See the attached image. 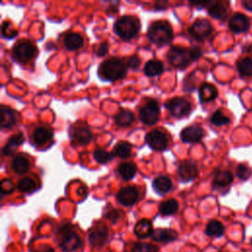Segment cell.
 I'll return each instance as SVG.
<instances>
[{"mask_svg": "<svg viewBox=\"0 0 252 252\" xmlns=\"http://www.w3.org/2000/svg\"><path fill=\"white\" fill-rule=\"evenodd\" d=\"M127 65L123 60L117 57H111L105 60L99 67V76L105 81H117L125 77Z\"/></svg>", "mask_w": 252, "mask_h": 252, "instance_id": "6da1fadb", "label": "cell"}, {"mask_svg": "<svg viewBox=\"0 0 252 252\" xmlns=\"http://www.w3.org/2000/svg\"><path fill=\"white\" fill-rule=\"evenodd\" d=\"M140 21L135 16L125 15L118 18L113 26L114 33L122 40L129 41L133 39L140 31Z\"/></svg>", "mask_w": 252, "mask_h": 252, "instance_id": "7a4b0ae2", "label": "cell"}, {"mask_svg": "<svg viewBox=\"0 0 252 252\" xmlns=\"http://www.w3.org/2000/svg\"><path fill=\"white\" fill-rule=\"evenodd\" d=\"M58 243L64 252H74L83 245L80 235L69 225L63 226L59 229Z\"/></svg>", "mask_w": 252, "mask_h": 252, "instance_id": "3957f363", "label": "cell"}, {"mask_svg": "<svg viewBox=\"0 0 252 252\" xmlns=\"http://www.w3.org/2000/svg\"><path fill=\"white\" fill-rule=\"evenodd\" d=\"M172 29L166 21H156L148 29L149 40L159 46L168 44L172 40Z\"/></svg>", "mask_w": 252, "mask_h": 252, "instance_id": "277c9868", "label": "cell"}, {"mask_svg": "<svg viewBox=\"0 0 252 252\" xmlns=\"http://www.w3.org/2000/svg\"><path fill=\"white\" fill-rule=\"evenodd\" d=\"M168 58L170 64L176 68H186L192 61H194L191 48L188 49L180 46H173L168 53Z\"/></svg>", "mask_w": 252, "mask_h": 252, "instance_id": "5b68a950", "label": "cell"}, {"mask_svg": "<svg viewBox=\"0 0 252 252\" xmlns=\"http://www.w3.org/2000/svg\"><path fill=\"white\" fill-rule=\"evenodd\" d=\"M160 117V106L157 101L150 100L139 110V118L146 125H154Z\"/></svg>", "mask_w": 252, "mask_h": 252, "instance_id": "8992f818", "label": "cell"}, {"mask_svg": "<svg viewBox=\"0 0 252 252\" xmlns=\"http://www.w3.org/2000/svg\"><path fill=\"white\" fill-rule=\"evenodd\" d=\"M37 53V48L34 43L29 41H23L17 43L13 48V55L16 60L26 63L32 60Z\"/></svg>", "mask_w": 252, "mask_h": 252, "instance_id": "52a82bcc", "label": "cell"}, {"mask_svg": "<svg viewBox=\"0 0 252 252\" xmlns=\"http://www.w3.org/2000/svg\"><path fill=\"white\" fill-rule=\"evenodd\" d=\"M165 106L169 111L171 115L174 117H183L187 114L190 113L191 111V105L188 101L182 99V98H173L170 99Z\"/></svg>", "mask_w": 252, "mask_h": 252, "instance_id": "ba28073f", "label": "cell"}, {"mask_svg": "<svg viewBox=\"0 0 252 252\" xmlns=\"http://www.w3.org/2000/svg\"><path fill=\"white\" fill-rule=\"evenodd\" d=\"M213 32L212 25L209 21L204 19L196 20L190 28L188 29V33L193 39L197 41H203L207 39Z\"/></svg>", "mask_w": 252, "mask_h": 252, "instance_id": "9c48e42d", "label": "cell"}, {"mask_svg": "<svg viewBox=\"0 0 252 252\" xmlns=\"http://www.w3.org/2000/svg\"><path fill=\"white\" fill-rule=\"evenodd\" d=\"M177 173L183 182L192 181L198 175V168L196 164L192 161H183L178 166Z\"/></svg>", "mask_w": 252, "mask_h": 252, "instance_id": "30bf717a", "label": "cell"}, {"mask_svg": "<svg viewBox=\"0 0 252 252\" xmlns=\"http://www.w3.org/2000/svg\"><path fill=\"white\" fill-rule=\"evenodd\" d=\"M139 193L134 186H126L121 188L116 194L117 201L123 206H131L138 200Z\"/></svg>", "mask_w": 252, "mask_h": 252, "instance_id": "8fae6325", "label": "cell"}, {"mask_svg": "<svg viewBox=\"0 0 252 252\" xmlns=\"http://www.w3.org/2000/svg\"><path fill=\"white\" fill-rule=\"evenodd\" d=\"M146 142L155 151H164L168 148V138L160 130H152L146 135Z\"/></svg>", "mask_w": 252, "mask_h": 252, "instance_id": "7c38bea8", "label": "cell"}, {"mask_svg": "<svg viewBox=\"0 0 252 252\" xmlns=\"http://www.w3.org/2000/svg\"><path fill=\"white\" fill-rule=\"evenodd\" d=\"M204 136L203 129L198 125L188 126L180 133V139L184 143H196L199 142Z\"/></svg>", "mask_w": 252, "mask_h": 252, "instance_id": "4fadbf2b", "label": "cell"}, {"mask_svg": "<svg viewBox=\"0 0 252 252\" xmlns=\"http://www.w3.org/2000/svg\"><path fill=\"white\" fill-rule=\"evenodd\" d=\"M250 27L248 18L240 13H235L229 21V28L235 34H240L248 31Z\"/></svg>", "mask_w": 252, "mask_h": 252, "instance_id": "5bb4252c", "label": "cell"}, {"mask_svg": "<svg viewBox=\"0 0 252 252\" xmlns=\"http://www.w3.org/2000/svg\"><path fill=\"white\" fill-rule=\"evenodd\" d=\"M108 238V230L105 226L93 229L89 234V241L93 246L100 247L105 243Z\"/></svg>", "mask_w": 252, "mask_h": 252, "instance_id": "9a60e30c", "label": "cell"}, {"mask_svg": "<svg viewBox=\"0 0 252 252\" xmlns=\"http://www.w3.org/2000/svg\"><path fill=\"white\" fill-rule=\"evenodd\" d=\"M134 233L140 239L152 236L154 233V229L151 221L147 219L140 220L134 228Z\"/></svg>", "mask_w": 252, "mask_h": 252, "instance_id": "2e32d148", "label": "cell"}, {"mask_svg": "<svg viewBox=\"0 0 252 252\" xmlns=\"http://www.w3.org/2000/svg\"><path fill=\"white\" fill-rule=\"evenodd\" d=\"M71 136L72 140L79 145L89 144L92 139V133L87 126H79V127H76L73 130Z\"/></svg>", "mask_w": 252, "mask_h": 252, "instance_id": "e0dca14e", "label": "cell"}, {"mask_svg": "<svg viewBox=\"0 0 252 252\" xmlns=\"http://www.w3.org/2000/svg\"><path fill=\"white\" fill-rule=\"evenodd\" d=\"M152 237L155 241L168 243V242L176 240L177 233H176V231H174L170 229H158V230L154 231Z\"/></svg>", "mask_w": 252, "mask_h": 252, "instance_id": "ac0fdd59", "label": "cell"}, {"mask_svg": "<svg viewBox=\"0 0 252 252\" xmlns=\"http://www.w3.org/2000/svg\"><path fill=\"white\" fill-rule=\"evenodd\" d=\"M51 137H52V132L50 131V129L43 127V126L38 127L32 135L34 144L38 146H42L46 144L51 139Z\"/></svg>", "mask_w": 252, "mask_h": 252, "instance_id": "d6986e66", "label": "cell"}, {"mask_svg": "<svg viewBox=\"0 0 252 252\" xmlns=\"http://www.w3.org/2000/svg\"><path fill=\"white\" fill-rule=\"evenodd\" d=\"M15 115L10 108L3 105L0 107V126H1L2 128H11L15 124Z\"/></svg>", "mask_w": 252, "mask_h": 252, "instance_id": "ffe728a7", "label": "cell"}, {"mask_svg": "<svg viewBox=\"0 0 252 252\" xmlns=\"http://www.w3.org/2000/svg\"><path fill=\"white\" fill-rule=\"evenodd\" d=\"M208 8V13L216 19L224 20L227 17L228 14V9L225 7V5L221 2L218 1H209L207 4Z\"/></svg>", "mask_w": 252, "mask_h": 252, "instance_id": "44dd1931", "label": "cell"}, {"mask_svg": "<svg viewBox=\"0 0 252 252\" xmlns=\"http://www.w3.org/2000/svg\"><path fill=\"white\" fill-rule=\"evenodd\" d=\"M172 183L171 180L168 176H158L153 181V188L155 191L159 194H166L171 189Z\"/></svg>", "mask_w": 252, "mask_h": 252, "instance_id": "7402d4cb", "label": "cell"}, {"mask_svg": "<svg viewBox=\"0 0 252 252\" xmlns=\"http://www.w3.org/2000/svg\"><path fill=\"white\" fill-rule=\"evenodd\" d=\"M217 96H218V90L214 85L209 83H205L201 85L199 89V97L201 102L207 103V102L214 101L217 98Z\"/></svg>", "mask_w": 252, "mask_h": 252, "instance_id": "603a6c76", "label": "cell"}, {"mask_svg": "<svg viewBox=\"0 0 252 252\" xmlns=\"http://www.w3.org/2000/svg\"><path fill=\"white\" fill-rule=\"evenodd\" d=\"M64 45L69 50H76L83 46L84 40L81 35L77 33H70L64 38Z\"/></svg>", "mask_w": 252, "mask_h": 252, "instance_id": "cb8c5ba5", "label": "cell"}, {"mask_svg": "<svg viewBox=\"0 0 252 252\" xmlns=\"http://www.w3.org/2000/svg\"><path fill=\"white\" fill-rule=\"evenodd\" d=\"M164 71V65L163 63L160 60H156V59H152L149 60L144 67V72L147 76H158L160 74H162Z\"/></svg>", "mask_w": 252, "mask_h": 252, "instance_id": "d4e9b609", "label": "cell"}, {"mask_svg": "<svg viewBox=\"0 0 252 252\" xmlns=\"http://www.w3.org/2000/svg\"><path fill=\"white\" fill-rule=\"evenodd\" d=\"M30 168V162L29 160L24 157L23 155H18L16 156L13 161H12V169L18 173V174H23L27 172Z\"/></svg>", "mask_w": 252, "mask_h": 252, "instance_id": "484cf974", "label": "cell"}, {"mask_svg": "<svg viewBox=\"0 0 252 252\" xmlns=\"http://www.w3.org/2000/svg\"><path fill=\"white\" fill-rule=\"evenodd\" d=\"M24 141H25V138H24V136H23L21 133L12 136V137L8 140V142L6 143V145L3 147V150H2L3 154L6 155V156L12 155V154L15 152V150H16Z\"/></svg>", "mask_w": 252, "mask_h": 252, "instance_id": "4316f807", "label": "cell"}, {"mask_svg": "<svg viewBox=\"0 0 252 252\" xmlns=\"http://www.w3.org/2000/svg\"><path fill=\"white\" fill-rule=\"evenodd\" d=\"M137 171V168L133 163H123L118 167V173L124 180L132 179Z\"/></svg>", "mask_w": 252, "mask_h": 252, "instance_id": "83f0119b", "label": "cell"}, {"mask_svg": "<svg viewBox=\"0 0 252 252\" xmlns=\"http://www.w3.org/2000/svg\"><path fill=\"white\" fill-rule=\"evenodd\" d=\"M117 125L125 127L129 126L134 121V114L128 109H121L114 117Z\"/></svg>", "mask_w": 252, "mask_h": 252, "instance_id": "f1b7e54d", "label": "cell"}, {"mask_svg": "<svg viewBox=\"0 0 252 252\" xmlns=\"http://www.w3.org/2000/svg\"><path fill=\"white\" fill-rule=\"evenodd\" d=\"M225 231V227L224 225L217 221V220H212L208 223L207 227H206V234L208 236H212V237H220L224 234Z\"/></svg>", "mask_w": 252, "mask_h": 252, "instance_id": "f546056e", "label": "cell"}, {"mask_svg": "<svg viewBox=\"0 0 252 252\" xmlns=\"http://www.w3.org/2000/svg\"><path fill=\"white\" fill-rule=\"evenodd\" d=\"M233 180V175L230 170H220L215 174L214 183L217 186L225 187L230 185Z\"/></svg>", "mask_w": 252, "mask_h": 252, "instance_id": "4dcf8cb0", "label": "cell"}, {"mask_svg": "<svg viewBox=\"0 0 252 252\" xmlns=\"http://www.w3.org/2000/svg\"><path fill=\"white\" fill-rule=\"evenodd\" d=\"M178 202L175 199H168L160 205V213L164 216H171L178 211Z\"/></svg>", "mask_w": 252, "mask_h": 252, "instance_id": "1f68e13d", "label": "cell"}, {"mask_svg": "<svg viewBox=\"0 0 252 252\" xmlns=\"http://www.w3.org/2000/svg\"><path fill=\"white\" fill-rule=\"evenodd\" d=\"M237 70L239 74L243 77H248L252 75V59L249 57H244L237 62Z\"/></svg>", "mask_w": 252, "mask_h": 252, "instance_id": "d6a6232c", "label": "cell"}, {"mask_svg": "<svg viewBox=\"0 0 252 252\" xmlns=\"http://www.w3.org/2000/svg\"><path fill=\"white\" fill-rule=\"evenodd\" d=\"M131 150L132 147L128 142H119L114 146L113 153L121 159H126L131 155Z\"/></svg>", "mask_w": 252, "mask_h": 252, "instance_id": "836d02e7", "label": "cell"}, {"mask_svg": "<svg viewBox=\"0 0 252 252\" xmlns=\"http://www.w3.org/2000/svg\"><path fill=\"white\" fill-rule=\"evenodd\" d=\"M17 188H18V190L21 191V192L29 193V192H32V191L35 190V189H36V183H35V181L32 178L24 177L23 179H21L18 182Z\"/></svg>", "mask_w": 252, "mask_h": 252, "instance_id": "e575fe53", "label": "cell"}, {"mask_svg": "<svg viewBox=\"0 0 252 252\" xmlns=\"http://www.w3.org/2000/svg\"><path fill=\"white\" fill-rule=\"evenodd\" d=\"M211 122L216 126H223L229 124L231 120L222 110H217L211 116Z\"/></svg>", "mask_w": 252, "mask_h": 252, "instance_id": "d590c367", "label": "cell"}, {"mask_svg": "<svg viewBox=\"0 0 252 252\" xmlns=\"http://www.w3.org/2000/svg\"><path fill=\"white\" fill-rule=\"evenodd\" d=\"M159 249L153 244L146 242H137L131 249V252H158Z\"/></svg>", "mask_w": 252, "mask_h": 252, "instance_id": "8d00e7d4", "label": "cell"}, {"mask_svg": "<svg viewBox=\"0 0 252 252\" xmlns=\"http://www.w3.org/2000/svg\"><path fill=\"white\" fill-rule=\"evenodd\" d=\"M94 158L95 160L100 163V164H105L107 162H109L110 160H112L113 158V155L111 153H108L107 151L105 150H96L94 152Z\"/></svg>", "mask_w": 252, "mask_h": 252, "instance_id": "74e56055", "label": "cell"}, {"mask_svg": "<svg viewBox=\"0 0 252 252\" xmlns=\"http://www.w3.org/2000/svg\"><path fill=\"white\" fill-rule=\"evenodd\" d=\"M236 173H237V176L241 180H246L251 175V169L248 167L244 166V165H239L238 168H237Z\"/></svg>", "mask_w": 252, "mask_h": 252, "instance_id": "f35d334b", "label": "cell"}, {"mask_svg": "<svg viewBox=\"0 0 252 252\" xmlns=\"http://www.w3.org/2000/svg\"><path fill=\"white\" fill-rule=\"evenodd\" d=\"M14 189V184L10 179H3L1 182V190L3 194L11 193Z\"/></svg>", "mask_w": 252, "mask_h": 252, "instance_id": "ab89813d", "label": "cell"}, {"mask_svg": "<svg viewBox=\"0 0 252 252\" xmlns=\"http://www.w3.org/2000/svg\"><path fill=\"white\" fill-rule=\"evenodd\" d=\"M140 63H141L140 58L137 55H133L128 58L126 65H127L131 69H137L140 66Z\"/></svg>", "mask_w": 252, "mask_h": 252, "instance_id": "60d3db41", "label": "cell"}, {"mask_svg": "<svg viewBox=\"0 0 252 252\" xmlns=\"http://www.w3.org/2000/svg\"><path fill=\"white\" fill-rule=\"evenodd\" d=\"M107 51H108V45H107V43H106V42H102V43L98 46V48H97V50H96V53H97L98 56H104V55H105V54L107 53Z\"/></svg>", "mask_w": 252, "mask_h": 252, "instance_id": "b9f144b4", "label": "cell"}, {"mask_svg": "<svg viewBox=\"0 0 252 252\" xmlns=\"http://www.w3.org/2000/svg\"><path fill=\"white\" fill-rule=\"evenodd\" d=\"M105 217H106L107 219H109L112 223H116L117 220H118L119 217H120V214H119V212L116 211V210H111V211H109V212L105 215Z\"/></svg>", "mask_w": 252, "mask_h": 252, "instance_id": "7bdbcfd3", "label": "cell"}, {"mask_svg": "<svg viewBox=\"0 0 252 252\" xmlns=\"http://www.w3.org/2000/svg\"><path fill=\"white\" fill-rule=\"evenodd\" d=\"M242 5L245 9L252 12V0H246V1H242Z\"/></svg>", "mask_w": 252, "mask_h": 252, "instance_id": "ee69618b", "label": "cell"}]
</instances>
